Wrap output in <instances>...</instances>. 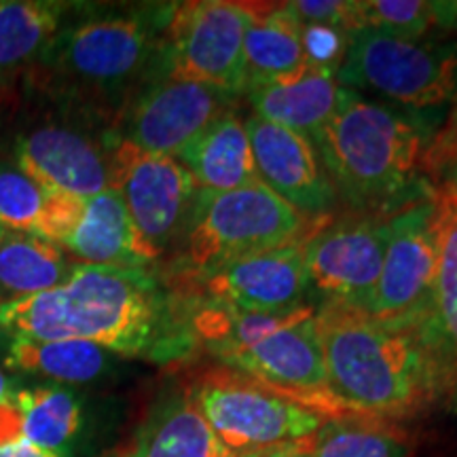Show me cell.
I'll use <instances>...</instances> for the list:
<instances>
[{
	"label": "cell",
	"instance_id": "cell-1",
	"mask_svg": "<svg viewBox=\"0 0 457 457\" xmlns=\"http://www.w3.org/2000/svg\"><path fill=\"white\" fill-rule=\"evenodd\" d=\"M13 339L87 341L123 356L180 350L168 303L142 270L79 265L66 284L0 305Z\"/></svg>",
	"mask_w": 457,
	"mask_h": 457
},
{
	"label": "cell",
	"instance_id": "cell-2",
	"mask_svg": "<svg viewBox=\"0 0 457 457\" xmlns=\"http://www.w3.org/2000/svg\"><path fill=\"white\" fill-rule=\"evenodd\" d=\"M328 390L373 420L424 411L449 387L455 369L426 328L398 327L341 305L316 310Z\"/></svg>",
	"mask_w": 457,
	"mask_h": 457
},
{
	"label": "cell",
	"instance_id": "cell-3",
	"mask_svg": "<svg viewBox=\"0 0 457 457\" xmlns=\"http://www.w3.org/2000/svg\"><path fill=\"white\" fill-rule=\"evenodd\" d=\"M313 146L335 193L353 208L384 216L434 191L421 179L430 170L432 151L424 121L353 89L345 87Z\"/></svg>",
	"mask_w": 457,
	"mask_h": 457
},
{
	"label": "cell",
	"instance_id": "cell-4",
	"mask_svg": "<svg viewBox=\"0 0 457 457\" xmlns=\"http://www.w3.org/2000/svg\"><path fill=\"white\" fill-rule=\"evenodd\" d=\"M322 222L296 212L261 182L225 193L199 191L188 220L185 262L205 278L244 256L305 242Z\"/></svg>",
	"mask_w": 457,
	"mask_h": 457
},
{
	"label": "cell",
	"instance_id": "cell-5",
	"mask_svg": "<svg viewBox=\"0 0 457 457\" xmlns=\"http://www.w3.org/2000/svg\"><path fill=\"white\" fill-rule=\"evenodd\" d=\"M155 32L136 13L104 15L57 32L38 57V81L55 94L108 98L121 94L145 71Z\"/></svg>",
	"mask_w": 457,
	"mask_h": 457
},
{
	"label": "cell",
	"instance_id": "cell-6",
	"mask_svg": "<svg viewBox=\"0 0 457 457\" xmlns=\"http://www.w3.org/2000/svg\"><path fill=\"white\" fill-rule=\"evenodd\" d=\"M187 390L216 436L236 451L286 447L313 436L328 421L222 364L197 375Z\"/></svg>",
	"mask_w": 457,
	"mask_h": 457
},
{
	"label": "cell",
	"instance_id": "cell-7",
	"mask_svg": "<svg viewBox=\"0 0 457 457\" xmlns=\"http://www.w3.org/2000/svg\"><path fill=\"white\" fill-rule=\"evenodd\" d=\"M337 79L343 87L375 91L413 111L449 104L457 100V43L353 32Z\"/></svg>",
	"mask_w": 457,
	"mask_h": 457
},
{
	"label": "cell",
	"instance_id": "cell-8",
	"mask_svg": "<svg viewBox=\"0 0 457 457\" xmlns=\"http://www.w3.org/2000/svg\"><path fill=\"white\" fill-rule=\"evenodd\" d=\"M111 187L123 199L146 265L188 225L199 197L195 179L179 159L128 140H119L111 151Z\"/></svg>",
	"mask_w": 457,
	"mask_h": 457
},
{
	"label": "cell",
	"instance_id": "cell-9",
	"mask_svg": "<svg viewBox=\"0 0 457 457\" xmlns=\"http://www.w3.org/2000/svg\"><path fill=\"white\" fill-rule=\"evenodd\" d=\"M259 4L199 0L174 4L165 24L171 79L244 94V38Z\"/></svg>",
	"mask_w": 457,
	"mask_h": 457
},
{
	"label": "cell",
	"instance_id": "cell-10",
	"mask_svg": "<svg viewBox=\"0 0 457 457\" xmlns=\"http://www.w3.org/2000/svg\"><path fill=\"white\" fill-rule=\"evenodd\" d=\"M436 267V212L434 197L428 195L390 216V236L370 316L398 327L426 328Z\"/></svg>",
	"mask_w": 457,
	"mask_h": 457
},
{
	"label": "cell",
	"instance_id": "cell-11",
	"mask_svg": "<svg viewBox=\"0 0 457 457\" xmlns=\"http://www.w3.org/2000/svg\"><path fill=\"white\" fill-rule=\"evenodd\" d=\"M390 216H362L322 222L303 242L310 288L327 299L324 305H341L367 312L375 299L384 267Z\"/></svg>",
	"mask_w": 457,
	"mask_h": 457
},
{
	"label": "cell",
	"instance_id": "cell-12",
	"mask_svg": "<svg viewBox=\"0 0 457 457\" xmlns=\"http://www.w3.org/2000/svg\"><path fill=\"white\" fill-rule=\"evenodd\" d=\"M244 125L261 185L310 219L327 214L337 202V193L316 146L296 131L254 114Z\"/></svg>",
	"mask_w": 457,
	"mask_h": 457
},
{
	"label": "cell",
	"instance_id": "cell-13",
	"mask_svg": "<svg viewBox=\"0 0 457 457\" xmlns=\"http://www.w3.org/2000/svg\"><path fill=\"white\" fill-rule=\"evenodd\" d=\"M228 98L231 94L210 85L168 77L136 102L121 140L176 157L214 119L227 112Z\"/></svg>",
	"mask_w": 457,
	"mask_h": 457
},
{
	"label": "cell",
	"instance_id": "cell-14",
	"mask_svg": "<svg viewBox=\"0 0 457 457\" xmlns=\"http://www.w3.org/2000/svg\"><path fill=\"white\" fill-rule=\"evenodd\" d=\"M205 293L214 303L248 313H288L307 305L310 288L303 242L256 253L208 273Z\"/></svg>",
	"mask_w": 457,
	"mask_h": 457
},
{
	"label": "cell",
	"instance_id": "cell-15",
	"mask_svg": "<svg viewBox=\"0 0 457 457\" xmlns=\"http://www.w3.org/2000/svg\"><path fill=\"white\" fill-rule=\"evenodd\" d=\"M15 153L17 168L57 193L87 199L111 187V153L71 125H38L17 140Z\"/></svg>",
	"mask_w": 457,
	"mask_h": 457
},
{
	"label": "cell",
	"instance_id": "cell-16",
	"mask_svg": "<svg viewBox=\"0 0 457 457\" xmlns=\"http://www.w3.org/2000/svg\"><path fill=\"white\" fill-rule=\"evenodd\" d=\"M271 451L227 447L199 413L187 386L155 403L136 434L128 457H267Z\"/></svg>",
	"mask_w": 457,
	"mask_h": 457
},
{
	"label": "cell",
	"instance_id": "cell-17",
	"mask_svg": "<svg viewBox=\"0 0 457 457\" xmlns=\"http://www.w3.org/2000/svg\"><path fill=\"white\" fill-rule=\"evenodd\" d=\"M343 94L345 87L337 79V72L313 66L288 81L245 91L254 117L293 129L312 145L335 114Z\"/></svg>",
	"mask_w": 457,
	"mask_h": 457
},
{
	"label": "cell",
	"instance_id": "cell-18",
	"mask_svg": "<svg viewBox=\"0 0 457 457\" xmlns=\"http://www.w3.org/2000/svg\"><path fill=\"white\" fill-rule=\"evenodd\" d=\"M176 159L191 171L199 191L225 193L259 182L248 131L231 111L214 119Z\"/></svg>",
	"mask_w": 457,
	"mask_h": 457
},
{
	"label": "cell",
	"instance_id": "cell-19",
	"mask_svg": "<svg viewBox=\"0 0 457 457\" xmlns=\"http://www.w3.org/2000/svg\"><path fill=\"white\" fill-rule=\"evenodd\" d=\"M60 248L68 250L81 265L119 270H142L146 265L123 199L112 187L85 199L81 219Z\"/></svg>",
	"mask_w": 457,
	"mask_h": 457
},
{
	"label": "cell",
	"instance_id": "cell-20",
	"mask_svg": "<svg viewBox=\"0 0 457 457\" xmlns=\"http://www.w3.org/2000/svg\"><path fill=\"white\" fill-rule=\"evenodd\" d=\"M81 197L47 188L20 168H0V227L60 245L83 214Z\"/></svg>",
	"mask_w": 457,
	"mask_h": 457
},
{
	"label": "cell",
	"instance_id": "cell-21",
	"mask_svg": "<svg viewBox=\"0 0 457 457\" xmlns=\"http://www.w3.org/2000/svg\"><path fill=\"white\" fill-rule=\"evenodd\" d=\"M307 68L299 21L284 4H259L244 38V94L261 85L288 81Z\"/></svg>",
	"mask_w": 457,
	"mask_h": 457
},
{
	"label": "cell",
	"instance_id": "cell-22",
	"mask_svg": "<svg viewBox=\"0 0 457 457\" xmlns=\"http://www.w3.org/2000/svg\"><path fill=\"white\" fill-rule=\"evenodd\" d=\"M438 267L426 333L449 362H457V188L451 180L434 187Z\"/></svg>",
	"mask_w": 457,
	"mask_h": 457
},
{
	"label": "cell",
	"instance_id": "cell-23",
	"mask_svg": "<svg viewBox=\"0 0 457 457\" xmlns=\"http://www.w3.org/2000/svg\"><path fill=\"white\" fill-rule=\"evenodd\" d=\"M79 265L66 259L60 245L30 233L0 236V303L37 296L66 284Z\"/></svg>",
	"mask_w": 457,
	"mask_h": 457
},
{
	"label": "cell",
	"instance_id": "cell-24",
	"mask_svg": "<svg viewBox=\"0 0 457 457\" xmlns=\"http://www.w3.org/2000/svg\"><path fill=\"white\" fill-rule=\"evenodd\" d=\"M64 4L0 0V77L32 66L62 30Z\"/></svg>",
	"mask_w": 457,
	"mask_h": 457
},
{
	"label": "cell",
	"instance_id": "cell-25",
	"mask_svg": "<svg viewBox=\"0 0 457 457\" xmlns=\"http://www.w3.org/2000/svg\"><path fill=\"white\" fill-rule=\"evenodd\" d=\"M20 436L51 453H64L81 428V407L60 386L28 387L13 394Z\"/></svg>",
	"mask_w": 457,
	"mask_h": 457
},
{
	"label": "cell",
	"instance_id": "cell-26",
	"mask_svg": "<svg viewBox=\"0 0 457 457\" xmlns=\"http://www.w3.org/2000/svg\"><path fill=\"white\" fill-rule=\"evenodd\" d=\"M7 364L62 384H89L108 369L111 352L87 341L13 339Z\"/></svg>",
	"mask_w": 457,
	"mask_h": 457
},
{
	"label": "cell",
	"instance_id": "cell-27",
	"mask_svg": "<svg viewBox=\"0 0 457 457\" xmlns=\"http://www.w3.org/2000/svg\"><path fill=\"white\" fill-rule=\"evenodd\" d=\"M312 457H409V445L384 420H328L312 438Z\"/></svg>",
	"mask_w": 457,
	"mask_h": 457
},
{
	"label": "cell",
	"instance_id": "cell-28",
	"mask_svg": "<svg viewBox=\"0 0 457 457\" xmlns=\"http://www.w3.org/2000/svg\"><path fill=\"white\" fill-rule=\"evenodd\" d=\"M284 9L301 26L318 24L339 28L347 34L360 32L358 0H295L284 3Z\"/></svg>",
	"mask_w": 457,
	"mask_h": 457
},
{
	"label": "cell",
	"instance_id": "cell-29",
	"mask_svg": "<svg viewBox=\"0 0 457 457\" xmlns=\"http://www.w3.org/2000/svg\"><path fill=\"white\" fill-rule=\"evenodd\" d=\"M350 37L352 34L333 26H301V45L307 64L339 72L347 55V47H350Z\"/></svg>",
	"mask_w": 457,
	"mask_h": 457
},
{
	"label": "cell",
	"instance_id": "cell-30",
	"mask_svg": "<svg viewBox=\"0 0 457 457\" xmlns=\"http://www.w3.org/2000/svg\"><path fill=\"white\" fill-rule=\"evenodd\" d=\"M0 457H64L60 453H51L37 445H32L26 438H17V441L0 443Z\"/></svg>",
	"mask_w": 457,
	"mask_h": 457
},
{
	"label": "cell",
	"instance_id": "cell-31",
	"mask_svg": "<svg viewBox=\"0 0 457 457\" xmlns=\"http://www.w3.org/2000/svg\"><path fill=\"white\" fill-rule=\"evenodd\" d=\"M312 438H305V441L286 445V447L273 449L267 457H312Z\"/></svg>",
	"mask_w": 457,
	"mask_h": 457
},
{
	"label": "cell",
	"instance_id": "cell-32",
	"mask_svg": "<svg viewBox=\"0 0 457 457\" xmlns=\"http://www.w3.org/2000/svg\"><path fill=\"white\" fill-rule=\"evenodd\" d=\"M13 398V390H11V381L9 377L0 370V404L9 403V400Z\"/></svg>",
	"mask_w": 457,
	"mask_h": 457
},
{
	"label": "cell",
	"instance_id": "cell-33",
	"mask_svg": "<svg viewBox=\"0 0 457 457\" xmlns=\"http://www.w3.org/2000/svg\"><path fill=\"white\" fill-rule=\"evenodd\" d=\"M449 400H451V409H453L457 413V370H455L453 379H451V384H449Z\"/></svg>",
	"mask_w": 457,
	"mask_h": 457
},
{
	"label": "cell",
	"instance_id": "cell-34",
	"mask_svg": "<svg viewBox=\"0 0 457 457\" xmlns=\"http://www.w3.org/2000/svg\"><path fill=\"white\" fill-rule=\"evenodd\" d=\"M447 180L453 182L455 188H457V157H455V163H453V176H451V179H447Z\"/></svg>",
	"mask_w": 457,
	"mask_h": 457
},
{
	"label": "cell",
	"instance_id": "cell-35",
	"mask_svg": "<svg viewBox=\"0 0 457 457\" xmlns=\"http://www.w3.org/2000/svg\"><path fill=\"white\" fill-rule=\"evenodd\" d=\"M4 231H7V228H3V227H0V236H3V233H4Z\"/></svg>",
	"mask_w": 457,
	"mask_h": 457
},
{
	"label": "cell",
	"instance_id": "cell-36",
	"mask_svg": "<svg viewBox=\"0 0 457 457\" xmlns=\"http://www.w3.org/2000/svg\"><path fill=\"white\" fill-rule=\"evenodd\" d=\"M0 305H3V303H0Z\"/></svg>",
	"mask_w": 457,
	"mask_h": 457
}]
</instances>
